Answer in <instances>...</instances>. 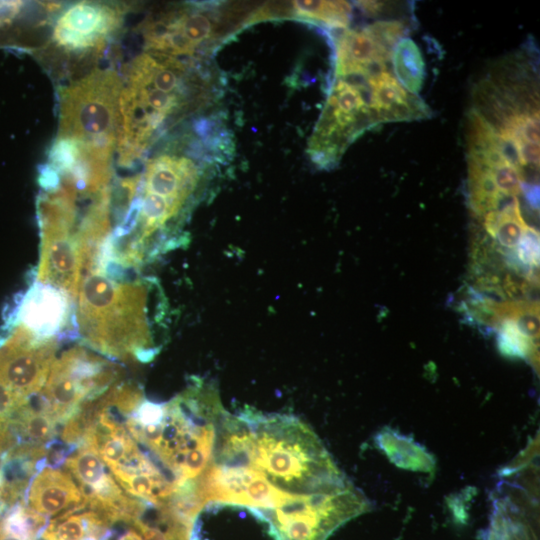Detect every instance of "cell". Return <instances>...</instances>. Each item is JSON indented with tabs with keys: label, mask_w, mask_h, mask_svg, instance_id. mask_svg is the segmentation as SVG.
Here are the masks:
<instances>
[{
	"label": "cell",
	"mask_w": 540,
	"mask_h": 540,
	"mask_svg": "<svg viewBox=\"0 0 540 540\" xmlns=\"http://www.w3.org/2000/svg\"><path fill=\"white\" fill-rule=\"evenodd\" d=\"M147 288L139 281L108 277L101 266L86 275L76 298L84 342L117 359L149 361L156 353L148 321Z\"/></svg>",
	"instance_id": "6da1fadb"
},
{
	"label": "cell",
	"mask_w": 540,
	"mask_h": 540,
	"mask_svg": "<svg viewBox=\"0 0 540 540\" xmlns=\"http://www.w3.org/2000/svg\"><path fill=\"white\" fill-rule=\"evenodd\" d=\"M252 429L251 467L292 495L332 491L350 482L315 434L290 415L248 413Z\"/></svg>",
	"instance_id": "7a4b0ae2"
},
{
	"label": "cell",
	"mask_w": 540,
	"mask_h": 540,
	"mask_svg": "<svg viewBox=\"0 0 540 540\" xmlns=\"http://www.w3.org/2000/svg\"><path fill=\"white\" fill-rule=\"evenodd\" d=\"M184 66L179 59L144 52L127 72L119 97V162L134 161L164 122L183 105Z\"/></svg>",
	"instance_id": "3957f363"
},
{
	"label": "cell",
	"mask_w": 540,
	"mask_h": 540,
	"mask_svg": "<svg viewBox=\"0 0 540 540\" xmlns=\"http://www.w3.org/2000/svg\"><path fill=\"white\" fill-rule=\"evenodd\" d=\"M122 81L112 69H95L61 88L57 138L110 157L120 130Z\"/></svg>",
	"instance_id": "277c9868"
},
{
	"label": "cell",
	"mask_w": 540,
	"mask_h": 540,
	"mask_svg": "<svg viewBox=\"0 0 540 540\" xmlns=\"http://www.w3.org/2000/svg\"><path fill=\"white\" fill-rule=\"evenodd\" d=\"M368 509V500L350 483L332 491L293 495L275 508L253 511L269 523L275 540H327Z\"/></svg>",
	"instance_id": "5b68a950"
},
{
	"label": "cell",
	"mask_w": 540,
	"mask_h": 540,
	"mask_svg": "<svg viewBox=\"0 0 540 540\" xmlns=\"http://www.w3.org/2000/svg\"><path fill=\"white\" fill-rule=\"evenodd\" d=\"M120 370L83 347H74L55 359L40 391L60 424H65L81 404L104 393L117 382Z\"/></svg>",
	"instance_id": "8992f818"
},
{
	"label": "cell",
	"mask_w": 540,
	"mask_h": 540,
	"mask_svg": "<svg viewBox=\"0 0 540 540\" xmlns=\"http://www.w3.org/2000/svg\"><path fill=\"white\" fill-rule=\"evenodd\" d=\"M195 493L203 506L227 503L252 510L275 508L293 495L272 485L252 467H229L212 462L195 481Z\"/></svg>",
	"instance_id": "52a82bcc"
},
{
	"label": "cell",
	"mask_w": 540,
	"mask_h": 540,
	"mask_svg": "<svg viewBox=\"0 0 540 540\" xmlns=\"http://www.w3.org/2000/svg\"><path fill=\"white\" fill-rule=\"evenodd\" d=\"M58 348L56 337H41L20 324L0 348V382L24 398L40 392Z\"/></svg>",
	"instance_id": "ba28073f"
},
{
	"label": "cell",
	"mask_w": 540,
	"mask_h": 540,
	"mask_svg": "<svg viewBox=\"0 0 540 540\" xmlns=\"http://www.w3.org/2000/svg\"><path fill=\"white\" fill-rule=\"evenodd\" d=\"M123 20V11L115 4L82 1L70 5L58 17L54 44L66 52L85 53L100 50Z\"/></svg>",
	"instance_id": "9c48e42d"
},
{
	"label": "cell",
	"mask_w": 540,
	"mask_h": 540,
	"mask_svg": "<svg viewBox=\"0 0 540 540\" xmlns=\"http://www.w3.org/2000/svg\"><path fill=\"white\" fill-rule=\"evenodd\" d=\"M25 500L29 508L48 518L88 505L71 474L50 466L43 467L32 477Z\"/></svg>",
	"instance_id": "30bf717a"
},
{
	"label": "cell",
	"mask_w": 540,
	"mask_h": 540,
	"mask_svg": "<svg viewBox=\"0 0 540 540\" xmlns=\"http://www.w3.org/2000/svg\"><path fill=\"white\" fill-rule=\"evenodd\" d=\"M142 179V193L162 197L181 209L196 187L198 171L186 157L161 155L147 163Z\"/></svg>",
	"instance_id": "8fae6325"
},
{
	"label": "cell",
	"mask_w": 540,
	"mask_h": 540,
	"mask_svg": "<svg viewBox=\"0 0 540 540\" xmlns=\"http://www.w3.org/2000/svg\"><path fill=\"white\" fill-rule=\"evenodd\" d=\"M69 299L60 290L39 283L24 302L21 324L38 336L55 337L69 319Z\"/></svg>",
	"instance_id": "7c38bea8"
},
{
	"label": "cell",
	"mask_w": 540,
	"mask_h": 540,
	"mask_svg": "<svg viewBox=\"0 0 540 540\" xmlns=\"http://www.w3.org/2000/svg\"><path fill=\"white\" fill-rule=\"evenodd\" d=\"M112 526L87 506L56 516L48 523L41 537L43 540H109Z\"/></svg>",
	"instance_id": "4fadbf2b"
},
{
	"label": "cell",
	"mask_w": 540,
	"mask_h": 540,
	"mask_svg": "<svg viewBox=\"0 0 540 540\" xmlns=\"http://www.w3.org/2000/svg\"><path fill=\"white\" fill-rule=\"evenodd\" d=\"M392 69L395 78L409 93L418 95L425 78V62L418 45L409 37H403L392 52Z\"/></svg>",
	"instance_id": "5bb4252c"
},
{
	"label": "cell",
	"mask_w": 540,
	"mask_h": 540,
	"mask_svg": "<svg viewBox=\"0 0 540 540\" xmlns=\"http://www.w3.org/2000/svg\"><path fill=\"white\" fill-rule=\"evenodd\" d=\"M298 15L324 22L337 29H345L351 19V5L345 1H295Z\"/></svg>",
	"instance_id": "9a60e30c"
},
{
	"label": "cell",
	"mask_w": 540,
	"mask_h": 540,
	"mask_svg": "<svg viewBox=\"0 0 540 540\" xmlns=\"http://www.w3.org/2000/svg\"><path fill=\"white\" fill-rule=\"evenodd\" d=\"M498 328V348L501 353L509 357L536 359L538 346L523 336L512 319H503Z\"/></svg>",
	"instance_id": "2e32d148"
},
{
	"label": "cell",
	"mask_w": 540,
	"mask_h": 540,
	"mask_svg": "<svg viewBox=\"0 0 540 540\" xmlns=\"http://www.w3.org/2000/svg\"><path fill=\"white\" fill-rule=\"evenodd\" d=\"M527 226L520 211L500 213V222L494 236L497 244L508 250H513L518 245Z\"/></svg>",
	"instance_id": "e0dca14e"
},
{
	"label": "cell",
	"mask_w": 540,
	"mask_h": 540,
	"mask_svg": "<svg viewBox=\"0 0 540 540\" xmlns=\"http://www.w3.org/2000/svg\"><path fill=\"white\" fill-rule=\"evenodd\" d=\"M517 260L527 268L539 266V233L527 226L518 245L513 249Z\"/></svg>",
	"instance_id": "ac0fdd59"
},
{
	"label": "cell",
	"mask_w": 540,
	"mask_h": 540,
	"mask_svg": "<svg viewBox=\"0 0 540 540\" xmlns=\"http://www.w3.org/2000/svg\"><path fill=\"white\" fill-rule=\"evenodd\" d=\"M491 174L499 192L517 196L521 193V174L520 171L504 162L490 168Z\"/></svg>",
	"instance_id": "d6986e66"
},
{
	"label": "cell",
	"mask_w": 540,
	"mask_h": 540,
	"mask_svg": "<svg viewBox=\"0 0 540 540\" xmlns=\"http://www.w3.org/2000/svg\"><path fill=\"white\" fill-rule=\"evenodd\" d=\"M521 192L526 197L528 204L538 212L539 210V185L521 182Z\"/></svg>",
	"instance_id": "ffe728a7"
},
{
	"label": "cell",
	"mask_w": 540,
	"mask_h": 540,
	"mask_svg": "<svg viewBox=\"0 0 540 540\" xmlns=\"http://www.w3.org/2000/svg\"><path fill=\"white\" fill-rule=\"evenodd\" d=\"M482 217L484 229L490 236L494 237L496 229L500 222V213L495 210H490L486 212Z\"/></svg>",
	"instance_id": "44dd1931"
},
{
	"label": "cell",
	"mask_w": 540,
	"mask_h": 540,
	"mask_svg": "<svg viewBox=\"0 0 540 540\" xmlns=\"http://www.w3.org/2000/svg\"><path fill=\"white\" fill-rule=\"evenodd\" d=\"M2 511H0L1 513ZM0 540H25L15 534H12L11 532L7 531L0 520Z\"/></svg>",
	"instance_id": "7402d4cb"
},
{
	"label": "cell",
	"mask_w": 540,
	"mask_h": 540,
	"mask_svg": "<svg viewBox=\"0 0 540 540\" xmlns=\"http://www.w3.org/2000/svg\"><path fill=\"white\" fill-rule=\"evenodd\" d=\"M0 511H3V509L0 507Z\"/></svg>",
	"instance_id": "603a6c76"
}]
</instances>
